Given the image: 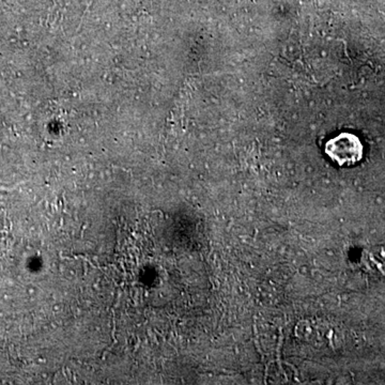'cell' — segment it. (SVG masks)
Returning <instances> with one entry per match:
<instances>
[{"label": "cell", "instance_id": "cell-1", "mask_svg": "<svg viewBox=\"0 0 385 385\" xmlns=\"http://www.w3.org/2000/svg\"><path fill=\"white\" fill-rule=\"evenodd\" d=\"M325 152L338 165L351 166L361 161L364 149L357 136L342 133L328 143Z\"/></svg>", "mask_w": 385, "mask_h": 385}]
</instances>
